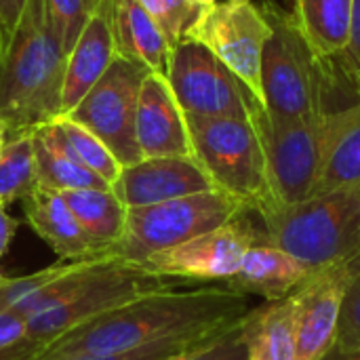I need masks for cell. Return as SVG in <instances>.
Masks as SVG:
<instances>
[{"label": "cell", "instance_id": "1", "mask_svg": "<svg viewBox=\"0 0 360 360\" xmlns=\"http://www.w3.org/2000/svg\"><path fill=\"white\" fill-rule=\"evenodd\" d=\"M255 306L232 287H175L143 295L84 323L38 350L32 360H70L122 354L156 344H209L238 325Z\"/></svg>", "mask_w": 360, "mask_h": 360}, {"label": "cell", "instance_id": "2", "mask_svg": "<svg viewBox=\"0 0 360 360\" xmlns=\"http://www.w3.org/2000/svg\"><path fill=\"white\" fill-rule=\"evenodd\" d=\"M175 287L139 264L95 255L11 308L25 321V340L44 348L68 331L143 295Z\"/></svg>", "mask_w": 360, "mask_h": 360}, {"label": "cell", "instance_id": "3", "mask_svg": "<svg viewBox=\"0 0 360 360\" xmlns=\"http://www.w3.org/2000/svg\"><path fill=\"white\" fill-rule=\"evenodd\" d=\"M65 59L46 0H27L11 44L0 53V122L6 137L32 133L61 116Z\"/></svg>", "mask_w": 360, "mask_h": 360}, {"label": "cell", "instance_id": "4", "mask_svg": "<svg viewBox=\"0 0 360 360\" xmlns=\"http://www.w3.org/2000/svg\"><path fill=\"white\" fill-rule=\"evenodd\" d=\"M253 213L264 224V240L291 253L312 272L360 259V184L297 205L270 202Z\"/></svg>", "mask_w": 360, "mask_h": 360}, {"label": "cell", "instance_id": "5", "mask_svg": "<svg viewBox=\"0 0 360 360\" xmlns=\"http://www.w3.org/2000/svg\"><path fill=\"white\" fill-rule=\"evenodd\" d=\"M272 27L262 59L264 110L281 120H312L327 114L325 80L331 65L323 63L300 32L291 11L264 2Z\"/></svg>", "mask_w": 360, "mask_h": 360}, {"label": "cell", "instance_id": "6", "mask_svg": "<svg viewBox=\"0 0 360 360\" xmlns=\"http://www.w3.org/2000/svg\"><path fill=\"white\" fill-rule=\"evenodd\" d=\"M342 116L344 110H335L312 120H281L262 108L251 118L266 154L272 205L287 207L312 198Z\"/></svg>", "mask_w": 360, "mask_h": 360}, {"label": "cell", "instance_id": "7", "mask_svg": "<svg viewBox=\"0 0 360 360\" xmlns=\"http://www.w3.org/2000/svg\"><path fill=\"white\" fill-rule=\"evenodd\" d=\"M192 158L215 190L240 200L249 211L270 202L266 154L253 120L186 116Z\"/></svg>", "mask_w": 360, "mask_h": 360}, {"label": "cell", "instance_id": "8", "mask_svg": "<svg viewBox=\"0 0 360 360\" xmlns=\"http://www.w3.org/2000/svg\"><path fill=\"white\" fill-rule=\"evenodd\" d=\"M247 211L240 200L221 190L133 207L127 209L124 234L110 255L141 266L148 257L215 230Z\"/></svg>", "mask_w": 360, "mask_h": 360}, {"label": "cell", "instance_id": "9", "mask_svg": "<svg viewBox=\"0 0 360 360\" xmlns=\"http://www.w3.org/2000/svg\"><path fill=\"white\" fill-rule=\"evenodd\" d=\"M167 82L186 116L251 120L264 108L232 70L188 38L171 53Z\"/></svg>", "mask_w": 360, "mask_h": 360}, {"label": "cell", "instance_id": "10", "mask_svg": "<svg viewBox=\"0 0 360 360\" xmlns=\"http://www.w3.org/2000/svg\"><path fill=\"white\" fill-rule=\"evenodd\" d=\"M150 70L124 55H116L108 72L65 116L89 129L122 165L141 160L135 135V116L141 84Z\"/></svg>", "mask_w": 360, "mask_h": 360}, {"label": "cell", "instance_id": "11", "mask_svg": "<svg viewBox=\"0 0 360 360\" xmlns=\"http://www.w3.org/2000/svg\"><path fill=\"white\" fill-rule=\"evenodd\" d=\"M270 32L272 27L262 6L253 2L232 4L226 0L198 8L184 38L209 49L264 105L262 59Z\"/></svg>", "mask_w": 360, "mask_h": 360}, {"label": "cell", "instance_id": "12", "mask_svg": "<svg viewBox=\"0 0 360 360\" xmlns=\"http://www.w3.org/2000/svg\"><path fill=\"white\" fill-rule=\"evenodd\" d=\"M247 213L188 243L160 251L148 257L141 266L169 281L228 283L240 268L247 251L257 243H266L245 217Z\"/></svg>", "mask_w": 360, "mask_h": 360}, {"label": "cell", "instance_id": "13", "mask_svg": "<svg viewBox=\"0 0 360 360\" xmlns=\"http://www.w3.org/2000/svg\"><path fill=\"white\" fill-rule=\"evenodd\" d=\"M359 264L360 259L340 262L314 270L291 293L297 360H321L335 346L344 300Z\"/></svg>", "mask_w": 360, "mask_h": 360}, {"label": "cell", "instance_id": "14", "mask_svg": "<svg viewBox=\"0 0 360 360\" xmlns=\"http://www.w3.org/2000/svg\"><path fill=\"white\" fill-rule=\"evenodd\" d=\"M215 190L213 181L192 156L141 158L122 167L112 192L127 207H150L173 198Z\"/></svg>", "mask_w": 360, "mask_h": 360}, {"label": "cell", "instance_id": "15", "mask_svg": "<svg viewBox=\"0 0 360 360\" xmlns=\"http://www.w3.org/2000/svg\"><path fill=\"white\" fill-rule=\"evenodd\" d=\"M135 135L141 158L192 156L186 114L181 112L167 76L150 72L141 84Z\"/></svg>", "mask_w": 360, "mask_h": 360}, {"label": "cell", "instance_id": "16", "mask_svg": "<svg viewBox=\"0 0 360 360\" xmlns=\"http://www.w3.org/2000/svg\"><path fill=\"white\" fill-rule=\"evenodd\" d=\"M116 4L118 0H103L68 53L61 91V116L70 114L82 101V97L97 84L118 55L114 38Z\"/></svg>", "mask_w": 360, "mask_h": 360}, {"label": "cell", "instance_id": "17", "mask_svg": "<svg viewBox=\"0 0 360 360\" xmlns=\"http://www.w3.org/2000/svg\"><path fill=\"white\" fill-rule=\"evenodd\" d=\"M21 205L30 228L57 253L59 259L78 262L103 255L93 247L61 192L36 188L21 200Z\"/></svg>", "mask_w": 360, "mask_h": 360}, {"label": "cell", "instance_id": "18", "mask_svg": "<svg viewBox=\"0 0 360 360\" xmlns=\"http://www.w3.org/2000/svg\"><path fill=\"white\" fill-rule=\"evenodd\" d=\"M310 272L312 270L291 253L270 243H257L247 251L240 268L226 285L247 295H259L266 302H276L291 295L310 276Z\"/></svg>", "mask_w": 360, "mask_h": 360}, {"label": "cell", "instance_id": "19", "mask_svg": "<svg viewBox=\"0 0 360 360\" xmlns=\"http://www.w3.org/2000/svg\"><path fill=\"white\" fill-rule=\"evenodd\" d=\"M116 53L143 63L150 72L167 76L173 46L137 0H118L114 13Z\"/></svg>", "mask_w": 360, "mask_h": 360}, {"label": "cell", "instance_id": "20", "mask_svg": "<svg viewBox=\"0 0 360 360\" xmlns=\"http://www.w3.org/2000/svg\"><path fill=\"white\" fill-rule=\"evenodd\" d=\"M289 4L314 55L331 65L346 46L354 0H289Z\"/></svg>", "mask_w": 360, "mask_h": 360}, {"label": "cell", "instance_id": "21", "mask_svg": "<svg viewBox=\"0 0 360 360\" xmlns=\"http://www.w3.org/2000/svg\"><path fill=\"white\" fill-rule=\"evenodd\" d=\"M249 360H297L291 295L253 308L243 321Z\"/></svg>", "mask_w": 360, "mask_h": 360}, {"label": "cell", "instance_id": "22", "mask_svg": "<svg viewBox=\"0 0 360 360\" xmlns=\"http://www.w3.org/2000/svg\"><path fill=\"white\" fill-rule=\"evenodd\" d=\"M63 198L93 247L99 253L110 255V251L120 243L127 226V207L118 200L112 188L74 190L65 192Z\"/></svg>", "mask_w": 360, "mask_h": 360}, {"label": "cell", "instance_id": "23", "mask_svg": "<svg viewBox=\"0 0 360 360\" xmlns=\"http://www.w3.org/2000/svg\"><path fill=\"white\" fill-rule=\"evenodd\" d=\"M34 156H36V179L38 188H46L53 192H74L86 188L108 190L110 186L76 162L49 133L46 124L38 127L34 133Z\"/></svg>", "mask_w": 360, "mask_h": 360}, {"label": "cell", "instance_id": "24", "mask_svg": "<svg viewBox=\"0 0 360 360\" xmlns=\"http://www.w3.org/2000/svg\"><path fill=\"white\" fill-rule=\"evenodd\" d=\"M360 184V99L344 108L342 124L325 156L312 196Z\"/></svg>", "mask_w": 360, "mask_h": 360}, {"label": "cell", "instance_id": "25", "mask_svg": "<svg viewBox=\"0 0 360 360\" xmlns=\"http://www.w3.org/2000/svg\"><path fill=\"white\" fill-rule=\"evenodd\" d=\"M53 139L84 169L101 177L110 188L118 179L122 165L114 158V154L82 124L74 122L70 116H59L46 124Z\"/></svg>", "mask_w": 360, "mask_h": 360}, {"label": "cell", "instance_id": "26", "mask_svg": "<svg viewBox=\"0 0 360 360\" xmlns=\"http://www.w3.org/2000/svg\"><path fill=\"white\" fill-rule=\"evenodd\" d=\"M34 133L6 137L0 148V205L23 200L38 188Z\"/></svg>", "mask_w": 360, "mask_h": 360}, {"label": "cell", "instance_id": "27", "mask_svg": "<svg viewBox=\"0 0 360 360\" xmlns=\"http://www.w3.org/2000/svg\"><path fill=\"white\" fill-rule=\"evenodd\" d=\"M103 0H46L49 19L65 55Z\"/></svg>", "mask_w": 360, "mask_h": 360}, {"label": "cell", "instance_id": "28", "mask_svg": "<svg viewBox=\"0 0 360 360\" xmlns=\"http://www.w3.org/2000/svg\"><path fill=\"white\" fill-rule=\"evenodd\" d=\"M80 262V259H78ZM76 266V262H65V259H59L57 264L44 268V270H38L34 274H27V276H17V278H8L4 276L0 281V312H6L11 310L13 306H17L19 302L27 300L30 295H34L36 291H40L42 287L51 285L53 281L61 278L63 274H68L72 268Z\"/></svg>", "mask_w": 360, "mask_h": 360}, {"label": "cell", "instance_id": "29", "mask_svg": "<svg viewBox=\"0 0 360 360\" xmlns=\"http://www.w3.org/2000/svg\"><path fill=\"white\" fill-rule=\"evenodd\" d=\"M146 13L156 21L169 44L175 49L184 38L186 30L194 21L198 8L190 0H137Z\"/></svg>", "mask_w": 360, "mask_h": 360}, {"label": "cell", "instance_id": "30", "mask_svg": "<svg viewBox=\"0 0 360 360\" xmlns=\"http://www.w3.org/2000/svg\"><path fill=\"white\" fill-rule=\"evenodd\" d=\"M333 348L360 350V264L352 276L350 287H348L346 300H344L338 340H335Z\"/></svg>", "mask_w": 360, "mask_h": 360}, {"label": "cell", "instance_id": "31", "mask_svg": "<svg viewBox=\"0 0 360 360\" xmlns=\"http://www.w3.org/2000/svg\"><path fill=\"white\" fill-rule=\"evenodd\" d=\"M243 321L234 325L232 329H228L226 333H221L202 350L194 352L188 360H249L247 344L243 338Z\"/></svg>", "mask_w": 360, "mask_h": 360}, {"label": "cell", "instance_id": "32", "mask_svg": "<svg viewBox=\"0 0 360 360\" xmlns=\"http://www.w3.org/2000/svg\"><path fill=\"white\" fill-rule=\"evenodd\" d=\"M335 61L340 63V70L344 72L348 82L360 95V0H354L352 4V21H350L348 40H346L342 55Z\"/></svg>", "mask_w": 360, "mask_h": 360}, {"label": "cell", "instance_id": "33", "mask_svg": "<svg viewBox=\"0 0 360 360\" xmlns=\"http://www.w3.org/2000/svg\"><path fill=\"white\" fill-rule=\"evenodd\" d=\"M217 340V338H215ZM211 344V342H209ZM209 344H181V342H167V344H156V346H148V348H139V350H131V352H122V354H108V356H82V359H70V360H162L177 356V354H188L194 350H200Z\"/></svg>", "mask_w": 360, "mask_h": 360}, {"label": "cell", "instance_id": "34", "mask_svg": "<svg viewBox=\"0 0 360 360\" xmlns=\"http://www.w3.org/2000/svg\"><path fill=\"white\" fill-rule=\"evenodd\" d=\"M25 4L27 0H0V53H4L11 44Z\"/></svg>", "mask_w": 360, "mask_h": 360}, {"label": "cell", "instance_id": "35", "mask_svg": "<svg viewBox=\"0 0 360 360\" xmlns=\"http://www.w3.org/2000/svg\"><path fill=\"white\" fill-rule=\"evenodd\" d=\"M21 342H25V321L11 310L0 312V352Z\"/></svg>", "mask_w": 360, "mask_h": 360}, {"label": "cell", "instance_id": "36", "mask_svg": "<svg viewBox=\"0 0 360 360\" xmlns=\"http://www.w3.org/2000/svg\"><path fill=\"white\" fill-rule=\"evenodd\" d=\"M17 228H19V221L6 213V207H4V205H0V259H2L4 253L8 251L11 240H13Z\"/></svg>", "mask_w": 360, "mask_h": 360}, {"label": "cell", "instance_id": "37", "mask_svg": "<svg viewBox=\"0 0 360 360\" xmlns=\"http://www.w3.org/2000/svg\"><path fill=\"white\" fill-rule=\"evenodd\" d=\"M38 350H40L38 344L25 340V342L17 344V346L8 348V350H4V352H0V360H32L38 354Z\"/></svg>", "mask_w": 360, "mask_h": 360}, {"label": "cell", "instance_id": "38", "mask_svg": "<svg viewBox=\"0 0 360 360\" xmlns=\"http://www.w3.org/2000/svg\"><path fill=\"white\" fill-rule=\"evenodd\" d=\"M321 360H360V350H340V348H331Z\"/></svg>", "mask_w": 360, "mask_h": 360}, {"label": "cell", "instance_id": "39", "mask_svg": "<svg viewBox=\"0 0 360 360\" xmlns=\"http://www.w3.org/2000/svg\"><path fill=\"white\" fill-rule=\"evenodd\" d=\"M196 8H207V6H211V4H215L217 0H190Z\"/></svg>", "mask_w": 360, "mask_h": 360}, {"label": "cell", "instance_id": "40", "mask_svg": "<svg viewBox=\"0 0 360 360\" xmlns=\"http://www.w3.org/2000/svg\"><path fill=\"white\" fill-rule=\"evenodd\" d=\"M202 350V348H200ZM194 352H198V350H194ZM194 352H188V354H177V356H171V359H162V360H188Z\"/></svg>", "mask_w": 360, "mask_h": 360}, {"label": "cell", "instance_id": "41", "mask_svg": "<svg viewBox=\"0 0 360 360\" xmlns=\"http://www.w3.org/2000/svg\"><path fill=\"white\" fill-rule=\"evenodd\" d=\"M4 141H6V129H4V124L0 122V148L4 146Z\"/></svg>", "mask_w": 360, "mask_h": 360}, {"label": "cell", "instance_id": "42", "mask_svg": "<svg viewBox=\"0 0 360 360\" xmlns=\"http://www.w3.org/2000/svg\"><path fill=\"white\" fill-rule=\"evenodd\" d=\"M228 2H232V4H245V2H251V0H228Z\"/></svg>", "mask_w": 360, "mask_h": 360}, {"label": "cell", "instance_id": "43", "mask_svg": "<svg viewBox=\"0 0 360 360\" xmlns=\"http://www.w3.org/2000/svg\"><path fill=\"white\" fill-rule=\"evenodd\" d=\"M2 278H4V274H2V270H0V281H2Z\"/></svg>", "mask_w": 360, "mask_h": 360}]
</instances>
